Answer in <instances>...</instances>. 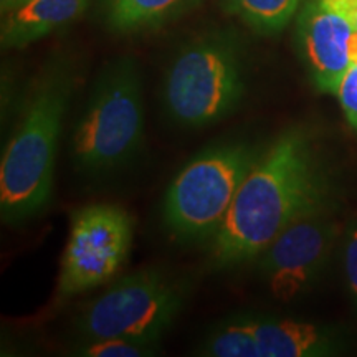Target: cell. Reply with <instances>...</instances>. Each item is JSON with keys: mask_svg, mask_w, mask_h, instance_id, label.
Instances as JSON below:
<instances>
[{"mask_svg": "<svg viewBox=\"0 0 357 357\" xmlns=\"http://www.w3.org/2000/svg\"><path fill=\"white\" fill-rule=\"evenodd\" d=\"M331 182L303 128L281 132L245 177L220 230L212 260L229 268L258 258L289 223L329 205Z\"/></svg>", "mask_w": 357, "mask_h": 357, "instance_id": "cell-1", "label": "cell"}, {"mask_svg": "<svg viewBox=\"0 0 357 357\" xmlns=\"http://www.w3.org/2000/svg\"><path fill=\"white\" fill-rule=\"evenodd\" d=\"M75 86L73 63L53 58L30 89L0 164V212L8 225L32 220L50 202L58 142Z\"/></svg>", "mask_w": 357, "mask_h": 357, "instance_id": "cell-2", "label": "cell"}, {"mask_svg": "<svg viewBox=\"0 0 357 357\" xmlns=\"http://www.w3.org/2000/svg\"><path fill=\"white\" fill-rule=\"evenodd\" d=\"M243 95V50L230 30L205 33L184 45L169 66L162 88L169 118L182 128L220 121Z\"/></svg>", "mask_w": 357, "mask_h": 357, "instance_id": "cell-3", "label": "cell"}, {"mask_svg": "<svg viewBox=\"0 0 357 357\" xmlns=\"http://www.w3.org/2000/svg\"><path fill=\"white\" fill-rule=\"evenodd\" d=\"M142 136L141 71L134 58L123 55L101 70L75 129L71 155L83 172H113L137 154Z\"/></svg>", "mask_w": 357, "mask_h": 357, "instance_id": "cell-4", "label": "cell"}, {"mask_svg": "<svg viewBox=\"0 0 357 357\" xmlns=\"http://www.w3.org/2000/svg\"><path fill=\"white\" fill-rule=\"evenodd\" d=\"M260 153L248 142H225L195 155L166 192L167 229L178 238L211 242Z\"/></svg>", "mask_w": 357, "mask_h": 357, "instance_id": "cell-5", "label": "cell"}, {"mask_svg": "<svg viewBox=\"0 0 357 357\" xmlns=\"http://www.w3.org/2000/svg\"><path fill=\"white\" fill-rule=\"evenodd\" d=\"M187 300V283L155 268L123 276L75 319L79 339L123 337L158 344Z\"/></svg>", "mask_w": 357, "mask_h": 357, "instance_id": "cell-6", "label": "cell"}, {"mask_svg": "<svg viewBox=\"0 0 357 357\" xmlns=\"http://www.w3.org/2000/svg\"><path fill=\"white\" fill-rule=\"evenodd\" d=\"M344 349V337L329 326L242 312L218 323L197 347L207 357H324Z\"/></svg>", "mask_w": 357, "mask_h": 357, "instance_id": "cell-7", "label": "cell"}, {"mask_svg": "<svg viewBox=\"0 0 357 357\" xmlns=\"http://www.w3.org/2000/svg\"><path fill=\"white\" fill-rule=\"evenodd\" d=\"M132 217L113 204L88 205L73 215L60 263L58 294L95 289L116 275L132 243Z\"/></svg>", "mask_w": 357, "mask_h": 357, "instance_id": "cell-8", "label": "cell"}, {"mask_svg": "<svg viewBox=\"0 0 357 357\" xmlns=\"http://www.w3.org/2000/svg\"><path fill=\"white\" fill-rule=\"evenodd\" d=\"M339 235L329 205L296 218L260 255V273L275 300L289 303L310 291Z\"/></svg>", "mask_w": 357, "mask_h": 357, "instance_id": "cell-9", "label": "cell"}, {"mask_svg": "<svg viewBox=\"0 0 357 357\" xmlns=\"http://www.w3.org/2000/svg\"><path fill=\"white\" fill-rule=\"evenodd\" d=\"M356 26L323 0H307L298 17V45L314 86L336 95L352 65L351 42Z\"/></svg>", "mask_w": 357, "mask_h": 357, "instance_id": "cell-10", "label": "cell"}, {"mask_svg": "<svg viewBox=\"0 0 357 357\" xmlns=\"http://www.w3.org/2000/svg\"><path fill=\"white\" fill-rule=\"evenodd\" d=\"M91 0H22L2 13L3 48H24L63 29L86 12Z\"/></svg>", "mask_w": 357, "mask_h": 357, "instance_id": "cell-11", "label": "cell"}, {"mask_svg": "<svg viewBox=\"0 0 357 357\" xmlns=\"http://www.w3.org/2000/svg\"><path fill=\"white\" fill-rule=\"evenodd\" d=\"M197 3L199 0H102V17L114 32L131 33L166 24Z\"/></svg>", "mask_w": 357, "mask_h": 357, "instance_id": "cell-12", "label": "cell"}, {"mask_svg": "<svg viewBox=\"0 0 357 357\" xmlns=\"http://www.w3.org/2000/svg\"><path fill=\"white\" fill-rule=\"evenodd\" d=\"M223 3L257 33L273 35L289 24L301 0H223Z\"/></svg>", "mask_w": 357, "mask_h": 357, "instance_id": "cell-13", "label": "cell"}, {"mask_svg": "<svg viewBox=\"0 0 357 357\" xmlns=\"http://www.w3.org/2000/svg\"><path fill=\"white\" fill-rule=\"evenodd\" d=\"M158 352V344L123 337L79 339L73 354L84 357H149Z\"/></svg>", "mask_w": 357, "mask_h": 357, "instance_id": "cell-14", "label": "cell"}, {"mask_svg": "<svg viewBox=\"0 0 357 357\" xmlns=\"http://www.w3.org/2000/svg\"><path fill=\"white\" fill-rule=\"evenodd\" d=\"M342 268L347 291L357 307V218H354L344 230L342 240Z\"/></svg>", "mask_w": 357, "mask_h": 357, "instance_id": "cell-15", "label": "cell"}, {"mask_svg": "<svg viewBox=\"0 0 357 357\" xmlns=\"http://www.w3.org/2000/svg\"><path fill=\"white\" fill-rule=\"evenodd\" d=\"M336 96L347 123L357 131V63H352L347 68L341 83H339Z\"/></svg>", "mask_w": 357, "mask_h": 357, "instance_id": "cell-16", "label": "cell"}, {"mask_svg": "<svg viewBox=\"0 0 357 357\" xmlns=\"http://www.w3.org/2000/svg\"><path fill=\"white\" fill-rule=\"evenodd\" d=\"M323 2H326L329 7L334 8V10H337L339 13H342V15L349 19L352 10H354L357 0H323Z\"/></svg>", "mask_w": 357, "mask_h": 357, "instance_id": "cell-17", "label": "cell"}, {"mask_svg": "<svg viewBox=\"0 0 357 357\" xmlns=\"http://www.w3.org/2000/svg\"><path fill=\"white\" fill-rule=\"evenodd\" d=\"M22 2V0H0V12L6 13L17 6V3Z\"/></svg>", "mask_w": 357, "mask_h": 357, "instance_id": "cell-18", "label": "cell"}, {"mask_svg": "<svg viewBox=\"0 0 357 357\" xmlns=\"http://www.w3.org/2000/svg\"><path fill=\"white\" fill-rule=\"evenodd\" d=\"M349 20L352 22V24H354V26L357 29V3H356V7H354V10H352V13H351V17H349Z\"/></svg>", "mask_w": 357, "mask_h": 357, "instance_id": "cell-19", "label": "cell"}]
</instances>
